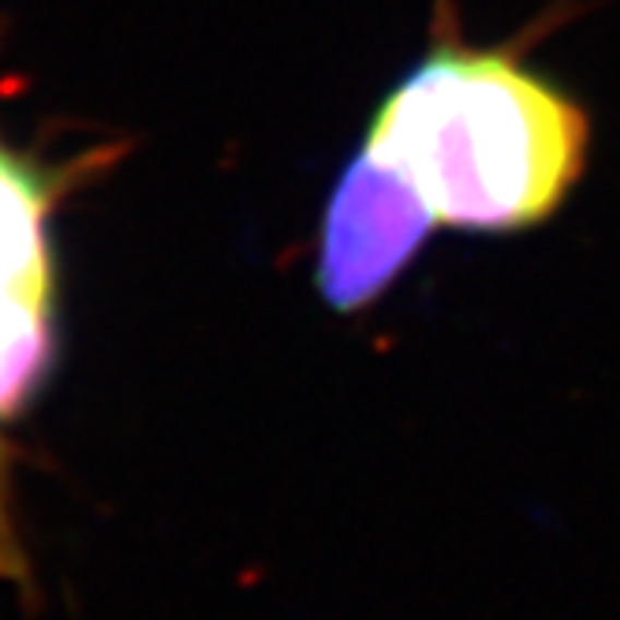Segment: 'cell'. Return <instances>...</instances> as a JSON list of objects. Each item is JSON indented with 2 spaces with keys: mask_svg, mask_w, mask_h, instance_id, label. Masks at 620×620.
<instances>
[{
  "mask_svg": "<svg viewBox=\"0 0 620 620\" xmlns=\"http://www.w3.org/2000/svg\"><path fill=\"white\" fill-rule=\"evenodd\" d=\"M419 191L438 225H546L587 172L591 117L512 49L433 46L389 91L367 143Z\"/></svg>",
  "mask_w": 620,
  "mask_h": 620,
  "instance_id": "cell-1",
  "label": "cell"
},
{
  "mask_svg": "<svg viewBox=\"0 0 620 620\" xmlns=\"http://www.w3.org/2000/svg\"><path fill=\"white\" fill-rule=\"evenodd\" d=\"M438 225L419 191L367 146L341 172L322 225L318 285L336 310H359L401 277Z\"/></svg>",
  "mask_w": 620,
  "mask_h": 620,
  "instance_id": "cell-2",
  "label": "cell"
},
{
  "mask_svg": "<svg viewBox=\"0 0 620 620\" xmlns=\"http://www.w3.org/2000/svg\"><path fill=\"white\" fill-rule=\"evenodd\" d=\"M52 183L0 146V419L20 412L52 359Z\"/></svg>",
  "mask_w": 620,
  "mask_h": 620,
  "instance_id": "cell-3",
  "label": "cell"
}]
</instances>
